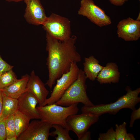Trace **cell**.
Masks as SVG:
<instances>
[{
	"label": "cell",
	"mask_w": 140,
	"mask_h": 140,
	"mask_svg": "<svg viewBox=\"0 0 140 140\" xmlns=\"http://www.w3.org/2000/svg\"><path fill=\"white\" fill-rule=\"evenodd\" d=\"M136 138L131 133H127L125 137L124 140H135Z\"/></svg>",
	"instance_id": "f1b7e54d"
},
{
	"label": "cell",
	"mask_w": 140,
	"mask_h": 140,
	"mask_svg": "<svg viewBox=\"0 0 140 140\" xmlns=\"http://www.w3.org/2000/svg\"><path fill=\"white\" fill-rule=\"evenodd\" d=\"M126 94L120 97L115 102L108 104L94 105L91 106H83L81 108L82 113H89L99 116L106 113L115 115L123 108L129 109L132 110L136 109V105L140 102L138 95L140 88L132 90L127 86L125 88Z\"/></svg>",
	"instance_id": "7a4b0ae2"
},
{
	"label": "cell",
	"mask_w": 140,
	"mask_h": 140,
	"mask_svg": "<svg viewBox=\"0 0 140 140\" xmlns=\"http://www.w3.org/2000/svg\"><path fill=\"white\" fill-rule=\"evenodd\" d=\"M127 125V123L125 122L120 125L115 124V131L116 140H124L127 133L126 128Z\"/></svg>",
	"instance_id": "7402d4cb"
},
{
	"label": "cell",
	"mask_w": 140,
	"mask_h": 140,
	"mask_svg": "<svg viewBox=\"0 0 140 140\" xmlns=\"http://www.w3.org/2000/svg\"><path fill=\"white\" fill-rule=\"evenodd\" d=\"M140 13H139V14L136 20H137V21H140Z\"/></svg>",
	"instance_id": "1f68e13d"
},
{
	"label": "cell",
	"mask_w": 140,
	"mask_h": 140,
	"mask_svg": "<svg viewBox=\"0 0 140 140\" xmlns=\"http://www.w3.org/2000/svg\"><path fill=\"white\" fill-rule=\"evenodd\" d=\"M80 69L76 63H73L67 72L57 80L50 96L47 98L43 106L54 103L62 96L66 90L77 79Z\"/></svg>",
	"instance_id": "8992f818"
},
{
	"label": "cell",
	"mask_w": 140,
	"mask_h": 140,
	"mask_svg": "<svg viewBox=\"0 0 140 140\" xmlns=\"http://www.w3.org/2000/svg\"><path fill=\"white\" fill-rule=\"evenodd\" d=\"M83 65V71L87 78L92 81L96 79L99 73L103 67L99 64L98 60L93 55L85 57Z\"/></svg>",
	"instance_id": "2e32d148"
},
{
	"label": "cell",
	"mask_w": 140,
	"mask_h": 140,
	"mask_svg": "<svg viewBox=\"0 0 140 140\" xmlns=\"http://www.w3.org/2000/svg\"><path fill=\"white\" fill-rule=\"evenodd\" d=\"M6 118H0V140L6 139V135L5 125Z\"/></svg>",
	"instance_id": "d4e9b609"
},
{
	"label": "cell",
	"mask_w": 140,
	"mask_h": 140,
	"mask_svg": "<svg viewBox=\"0 0 140 140\" xmlns=\"http://www.w3.org/2000/svg\"><path fill=\"white\" fill-rule=\"evenodd\" d=\"M52 128L55 129L54 131L50 132V136L55 137L56 140H72L69 134V130L58 124H53Z\"/></svg>",
	"instance_id": "d6986e66"
},
{
	"label": "cell",
	"mask_w": 140,
	"mask_h": 140,
	"mask_svg": "<svg viewBox=\"0 0 140 140\" xmlns=\"http://www.w3.org/2000/svg\"><path fill=\"white\" fill-rule=\"evenodd\" d=\"M99 117L96 115L89 113L72 115L66 119V128L69 131H73L79 140L90 127L98 121Z\"/></svg>",
	"instance_id": "52a82bcc"
},
{
	"label": "cell",
	"mask_w": 140,
	"mask_h": 140,
	"mask_svg": "<svg viewBox=\"0 0 140 140\" xmlns=\"http://www.w3.org/2000/svg\"><path fill=\"white\" fill-rule=\"evenodd\" d=\"M13 118L16 135L18 137L27 128L31 119L18 110L13 114Z\"/></svg>",
	"instance_id": "ac0fdd59"
},
{
	"label": "cell",
	"mask_w": 140,
	"mask_h": 140,
	"mask_svg": "<svg viewBox=\"0 0 140 140\" xmlns=\"http://www.w3.org/2000/svg\"><path fill=\"white\" fill-rule=\"evenodd\" d=\"M5 125L6 135V140H8L10 138L16 136L14 123L13 114L10 115L6 118Z\"/></svg>",
	"instance_id": "44dd1931"
},
{
	"label": "cell",
	"mask_w": 140,
	"mask_h": 140,
	"mask_svg": "<svg viewBox=\"0 0 140 140\" xmlns=\"http://www.w3.org/2000/svg\"><path fill=\"white\" fill-rule=\"evenodd\" d=\"M132 111L130 121V127H133L134 123L136 120L140 118V107H139L137 109H136Z\"/></svg>",
	"instance_id": "484cf974"
},
{
	"label": "cell",
	"mask_w": 140,
	"mask_h": 140,
	"mask_svg": "<svg viewBox=\"0 0 140 140\" xmlns=\"http://www.w3.org/2000/svg\"><path fill=\"white\" fill-rule=\"evenodd\" d=\"M112 4L117 6L122 5L128 0H109Z\"/></svg>",
	"instance_id": "4316f807"
},
{
	"label": "cell",
	"mask_w": 140,
	"mask_h": 140,
	"mask_svg": "<svg viewBox=\"0 0 140 140\" xmlns=\"http://www.w3.org/2000/svg\"><path fill=\"white\" fill-rule=\"evenodd\" d=\"M42 25L47 33L59 40L64 41L71 37L70 22L65 17L52 13Z\"/></svg>",
	"instance_id": "5b68a950"
},
{
	"label": "cell",
	"mask_w": 140,
	"mask_h": 140,
	"mask_svg": "<svg viewBox=\"0 0 140 140\" xmlns=\"http://www.w3.org/2000/svg\"><path fill=\"white\" fill-rule=\"evenodd\" d=\"M98 140H116L115 130L113 127L109 129L106 133H100Z\"/></svg>",
	"instance_id": "603a6c76"
},
{
	"label": "cell",
	"mask_w": 140,
	"mask_h": 140,
	"mask_svg": "<svg viewBox=\"0 0 140 140\" xmlns=\"http://www.w3.org/2000/svg\"><path fill=\"white\" fill-rule=\"evenodd\" d=\"M91 139L90 132L89 131H87L80 138L79 140H86Z\"/></svg>",
	"instance_id": "83f0119b"
},
{
	"label": "cell",
	"mask_w": 140,
	"mask_h": 140,
	"mask_svg": "<svg viewBox=\"0 0 140 140\" xmlns=\"http://www.w3.org/2000/svg\"><path fill=\"white\" fill-rule=\"evenodd\" d=\"M29 76L27 74L22 76L11 85L1 89L3 93L9 97L18 99L26 92Z\"/></svg>",
	"instance_id": "9a60e30c"
},
{
	"label": "cell",
	"mask_w": 140,
	"mask_h": 140,
	"mask_svg": "<svg viewBox=\"0 0 140 140\" xmlns=\"http://www.w3.org/2000/svg\"><path fill=\"white\" fill-rule=\"evenodd\" d=\"M16 76L12 69L0 75V89L11 85L17 80Z\"/></svg>",
	"instance_id": "ffe728a7"
},
{
	"label": "cell",
	"mask_w": 140,
	"mask_h": 140,
	"mask_svg": "<svg viewBox=\"0 0 140 140\" xmlns=\"http://www.w3.org/2000/svg\"><path fill=\"white\" fill-rule=\"evenodd\" d=\"M18 99L6 96L3 93V105L0 118H6L18 110Z\"/></svg>",
	"instance_id": "e0dca14e"
},
{
	"label": "cell",
	"mask_w": 140,
	"mask_h": 140,
	"mask_svg": "<svg viewBox=\"0 0 140 140\" xmlns=\"http://www.w3.org/2000/svg\"><path fill=\"white\" fill-rule=\"evenodd\" d=\"M87 78L83 71L80 69L77 79L70 86L60 99L55 103L62 106H68L81 103L84 106L94 105L88 97L86 84Z\"/></svg>",
	"instance_id": "3957f363"
},
{
	"label": "cell",
	"mask_w": 140,
	"mask_h": 140,
	"mask_svg": "<svg viewBox=\"0 0 140 140\" xmlns=\"http://www.w3.org/2000/svg\"><path fill=\"white\" fill-rule=\"evenodd\" d=\"M79 15L87 17L92 22L100 27L110 24V18L104 10L95 4L92 0H81Z\"/></svg>",
	"instance_id": "ba28073f"
},
{
	"label": "cell",
	"mask_w": 140,
	"mask_h": 140,
	"mask_svg": "<svg viewBox=\"0 0 140 140\" xmlns=\"http://www.w3.org/2000/svg\"><path fill=\"white\" fill-rule=\"evenodd\" d=\"M40 119L52 125L58 124L66 128V121L69 116L77 114L79 109L77 104L64 107L55 103L37 107Z\"/></svg>",
	"instance_id": "277c9868"
},
{
	"label": "cell",
	"mask_w": 140,
	"mask_h": 140,
	"mask_svg": "<svg viewBox=\"0 0 140 140\" xmlns=\"http://www.w3.org/2000/svg\"><path fill=\"white\" fill-rule=\"evenodd\" d=\"M3 105V93L0 89V115L2 111Z\"/></svg>",
	"instance_id": "f546056e"
},
{
	"label": "cell",
	"mask_w": 140,
	"mask_h": 140,
	"mask_svg": "<svg viewBox=\"0 0 140 140\" xmlns=\"http://www.w3.org/2000/svg\"><path fill=\"white\" fill-rule=\"evenodd\" d=\"M26 92H30L36 97L39 106H43L49 93L45 85L36 74L34 70L31 71L30 75Z\"/></svg>",
	"instance_id": "4fadbf2b"
},
{
	"label": "cell",
	"mask_w": 140,
	"mask_h": 140,
	"mask_svg": "<svg viewBox=\"0 0 140 140\" xmlns=\"http://www.w3.org/2000/svg\"><path fill=\"white\" fill-rule=\"evenodd\" d=\"M46 37L48 78L45 85L51 89L57 79L69 71L73 63L81 61V57L75 46L76 36L73 35L64 41L54 38L47 33Z\"/></svg>",
	"instance_id": "6da1fadb"
},
{
	"label": "cell",
	"mask_w": 140,
	"mask_h": 140,
	"mask_svg": "<svg viewBox=\"0 0 140 140\" xmlns=\"http://www.w3.org/2000/svg\"><path fill=\"white\" fill-rule=\"evenodd\" d=\"M6 1L9 2H18L22 1H24L25 0H5Z\"/></svg>",
	"instance_id": "4dcf8cb0"
},
{
	"label": "cell",
	"mask_w": 140,
	"mask_h": 140,
	"mask_svg": "<svg viewBox=\"0 0 140 140\" xmlns=\"http://www.w3.org/2000/svg\"><path fill=\"white\" fill-rule=\"evenodd\" d=\"M120 73L117 65L114 62L108 63L99 73L97 80L100 84L118 82Z\"/></svg>",
	"instance_id": "5bb4252c"
},
{
	"label": "cell",
	"mask_w": 140,
	"mask_h": 140,
	"mask_svg": "<svg viewBox=\"0 0 140 140\" xmlns=\"http://www.w3.org/2000/svg\"><path fill=\"white\" fill-rule=\"evenodd\" d=\"M18 110L31 119H40L36 106L38 100L32 93L26 92L18 99Z\"/></svg>",
	"instance_id": "7c38bea8"
},
{
	"label": "cell",
	"mask_w": 140,
	"mask_h": 140,
	"mask_svg": "<svg viewBox=\"0 0 140 140\" xmlns=\"http://www.w3.org/2000/svg\"><path fill=\"white\" fill-rule=\"evenodd\" d=\"M13 67L4 60L0 55V75L12 69Z\"/></svg>",
	"instance_id": "cb8c5ba5"
},
{
	"label": "cell",
	"mask_w": 140,
	"mask_h": 140,
	"mask_svg": "<svg viewBox=\"0 0 140 140\" xmlns=\"http://www.w3.org/2000/svg\"><path fill=\"white\" fill-rule=\"evenodd\" d=\"M26 5L24 17L27 22L36 25H42L46 16L40 0H25Z\"/></svg>",
	"instance_id": "30bf717a"
},
{
	"label": "cell",
	"mask_w": 140,
	"mask_h": 140,
	"mask_svg": "<svg viewBox=\"0 0 140 140\" xmlns=\"http://www.w3.org/2000/svg\"><path fill=\"white\" fill-rule=\"evenodd\" d=\"M117 27L118 37L125 41H136L140 37V21L129 17L119 22Z\"/></svg>",
	"instance_id": "8fae6325"
},
{
	"label": "cell",
	"mask_w": 140,
	"mask_h": 140,
	"mask_svg": "<svg viewBox=\"0 0 140 140\" xmlns=\"http://www.w3.org/2000/svg\"><path fill=\"white\" fill-rule=\"evenodd\" d=\"M50 123L43 121H32L26 129L17 138V140H47L50 130L52 128Z\"/></svg>",
	"instance_id": "9c48e42d"
}]
</instances>
